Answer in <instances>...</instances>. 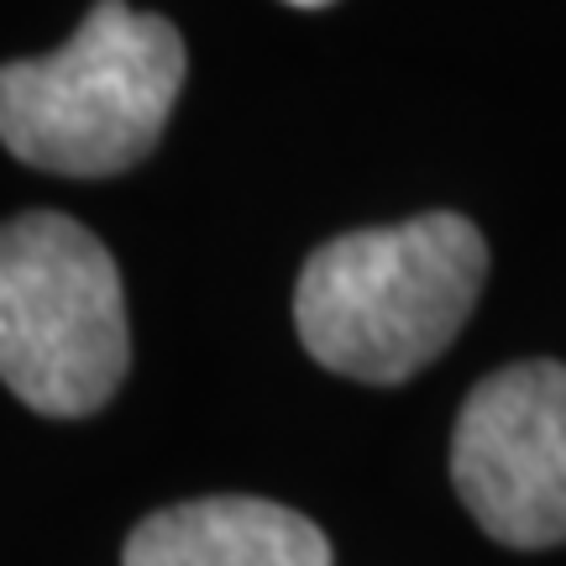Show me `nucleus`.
<instances>
[{
	"instance_id": "7ed1b4c3",
	"label": "nucleus",
	"mask_w": 566,
	"mask_h": 566,
	"mask_svg": "<svg viewBox=\"0 0 566 566\" xmlns=\"http://www.w3.org/2000/svg\"><path fill=\"white\" fill-rule=\"evenodd\" d=\"M126 367V294L101 237L59 210L0 226V384L48 420H80Z\"/></svg>"
},
{
	"instance_id": "423d86ee",
	"label": "nucleus",
	"mask_w": 566,
	"mask_h": 566,
	"mask_svg": "<svg viewBox=\"0 0 566 566\" xmlns=\"http://www.w3.org/2000/svg\"><path fill=\"white\" fill-rule=\"evenodd\" d=\"M289 6H331V0H289Z\"/></svg>"
},
{
	"instance_id": "f03ea898",
	"label": "nucleus",
	"mask_w": 566,
	"mask_h": 566,
	"mask_svg": "<svg viewBox=\"0 0 566 566\" xmlns=\"http://www.w3.org/2000/svg\"><path fill=\"white\" fill-rule=\"evenodd\" d=\"M184 84L174 21L95 0L48 59L0 63V142L42 174L105 179L158 147Z\"/></svg>"
},
{
	"instance_id": "20e7f679",
	"label": "nucleus",
	"mask_w": 566,
	"mask_h": 566,
	"mask_svg": "<svg viewBox=\"0 0 566 566\" xmlns=\"http://www.w3.org/2000/svg\"><path fill=\"white\" fill-rule=\"evenodd\" d=\"M467 514L514 551L566 541V367L514 363L467 394L451 436Z\"/></svg>"
},
{
	"instance_id": "f257e3e1",
	"label": "nucleus",
	"mask_w": 566,
	"mask_h": 566,
	"mask_svg": "<svg viewBox=\"0 0 566 566\" xmlns=\"http://www.w3.org/2000/svg\"><path fill=\"white\" fill-rule=\"evenodd\" d=\"M488 279L483 231L457 210L346 231L294 289V325L321 367L357 384H405L467 325Z\"/></svg>"
},
{
	"instance_id": "39448f33",
	"label": "nucleus",
	"mask_w": 566,
	"mask_h": 566,
	"mask_svg": "<svg viewBox=\"0 0 566 566\" xmlns=\"http://www.w3.org/2000/svg\"><path fill=\"white\" fill-rule=\"evenodd\" d=\"M122 566H331V541L273 499H189L126 535Z\"/></svg>"
}]
</instances>
